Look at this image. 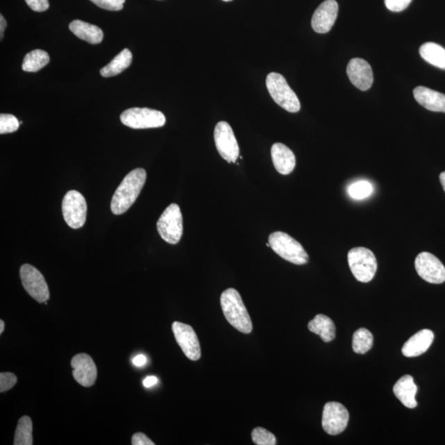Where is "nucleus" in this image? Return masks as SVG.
<instances>
[{"label":"nucleus","mask_w":445,"mask_h":445,"mask_svg":"<svg viewBox=\"0 0 445 445\" xmlns=\"http://www.w3.org/2000/svg\"><path fill=\"white\" fill-rule=\"evenodd\" d=\"M146 362V357H145L144 355H139L137 356H135L133 359V364L135 365V367H143V365H144Z\"/></svg>","instance_id":"nucleus-36"},{"label":"nucleus","mask_w":445,"mask_h":445,"mask_svg":"<svg viewBox=\"0 0 445 445\" xmlns=\"http://www.w3.org/2000/svg\"><path fill=\"white\" fill-rule=\"evenodd\" d=\"M25 1L35 12H45L50 7L48 0H25Z\"/></svg>","instance_id":"nucleus-34"},{"label":"nucleus","mask_w":445,"mask_h":445,"mask_svg":"<svg viewBox=\"0 0 445 445\" xmlns=\"http://www.w3.org/2000/svg\"><path fill=\"white\" fill-rule=\"evenodd\" d=\"M121 121L122 124L132 129H149L164 126L166 117L157 110L133 108L122 112Z\"/></svg>","instance_id":"nucleus-7"},{"label":"nucleus","mask_w":445,"mask_h":445,"mask_svg":"<svg viewBox=\"0 0 445 445\" xmlns=\"http://www.w3.org/2000/svg\"><path fill=\"white\" fill-rule=\"evenodd\" d=\"M417 274L430 284H442L445 281V267L433 254L421 253L415 261Z\"/></svg>","instance_id":"nucleus-12"},{"label":"nucleus","mask_w":445,"mask_h":445,"mask_svg":"<svg viewBox=\"0 0 445 445\" xmlns=\"http://www.w3.org/2000/svg\"><path fill=\"white\" fill-rule=\"evenodd\" d=\"M266 83L269 94L280 107L292 113L301 110V102L284 76L275 72L269 74Z\"/></svg>","instance_id":"nucleus-4"},{"label":"nucleus","mask_w":445,"mask_h":445,"mask_svg":"<svg viewBox=\"0 0 445 445\" xmlns=\"http://www.w3.org/2000/svg\"><path fill=\"white\" fill-rule=\"evenodd\" d=\"M158 383V378L156 376H148L144 378L143 385L145 387H151Z\"/></svg>","instance_id":"nucleus-37"},{"label":"nucleus","mask_w":445,"mask_h":445,"mask_svg":"<svg viewBox=\"0 0 445 445\" xmlns=\"http://www.w3.org/2000/svg\"><path fill=\"white\" fill-rule=\"evenodd\" d=\"M435 335L429 329H423L409 339L404 344L402 349L403 354L406 357H417L428 351L433 344Z\"/></svg>","instance_id":"nucleus-19"},{"label":"nucleus","mask_w":445,"mask_h":445,"mask_svg":"<svg viewBox=\"0 0 445 445\" xmlns=\"http://www.w3.org/2000/svg\"><path fill=\"white\" fill-rule=\"evenodd\" d=\"M69 30L76 37L90 44H99L103 42V32L98 26L85 23L81 20H74L69 24Z\"/></svg>","instance_id":"nucleus-21"},{"label":"nucleus","mask_w":445,"mask_h":445,"mask_svg":"<svg viewBox=\"0 0 445 445\" xmlns=\"http://www.w3.org/2000/svg\"><path fill=\"white\" fill-rule=\"evenodd\" d=\"M394 393L405 407L412 409L417 406V386L411 376H404L395 383Z\"/></svg>","instance_id":"nucleus-20"},{"label":"nucleus","mask_w":445,"mask_h":445,"mask_svg":"<svg viewBox=\"0 0 445 445\" xmlns=\"http://www.w3.org/2000/svg\"><path fill=\"white\" fill-rule=\"evenodd\" d=\"M171 328H173L176 341L185 355L193 361L199 360L201 356L200 342L191 326L174 321Z\"/></svg>","instance_id":"nucleus-13"},{"label":"nucleus","mask_w":445,"mask_h":445,"mask_svg":"<svg viewBox=\"0 0 445 445\" xmlns=\"http://www.w3.org/2000/svg\"><path fill=\"white\" fill-rule=\"evenodd\" d=\"M131 444L133 445H154L151 439L143 433H136L132 436Z\"/></svg>","instance_id":"nucleus-35"},{"label":"nucleus","mask_w":445,"mask_h":445,"mask_svg":"<svg viewBox=\"0 0 445 445\" xmlns=\"http://www.w3.org/2000/svg\"><path fill=\"white\" fill-rule=\"evenodd\" d=\"M350 416L342 404L330 402L325 404L321 426L328 435H337L346 430Z\"/></svg>","instance_id":"nucleus-11"},{"label":"nucleus","mask_w":445,"mask_h":445,"mask_svg":"<svg viewBox=\"0 0 445 445\" xmlns=\"http://www.w3.org/2000/svg\"><path fill=\"white\" fill-rule=\"evenodd\" d=\"M157 229L160 237L170 244H178L183 233V215L178 205L171 204L158 220Z\"/></svg>","instance_id":"nucleus-6"},{"label":"nucleus","mask_w":445,"mask_h":445,"mask_svg":"<svg viewBox=\"0 0 445 445\" xmlns=\"http://www.w3.org/2000/svg\"><path fill=\"white\" fill-rule=\"evenodd\" d=\"M373 186L367 180H360L351 184L348 188V193L355 200H362L371 195Z\"/></svg>","instance_id":"nucleus-28"},{"label":"nucleus","mask_w":445,"mask_h":445,"mask_svg":"<svg viewBox=\"0 0 445 445\" xmlns=\"http://www.w3.org/2000/svg\"><path fill=\"white\" fill-rule=\"evenodd\" d=\"M72 367L74 380L79 385L86 387L94 385L98 377V369L90 355L85 353L74 355L72 360Z\"/></svg>","instance_id":"nucleus-14"},{"label":"nucleus","mask_w":445,"mask_h":445,"mask_svg":"<svg viewBox=\"0 0 445 445\" xmlns=\"http://www.w3.org/2000/svg\"><path fill=\"white\" fill-rule=\"evenodd\" d=\"M214 138L219 156L228 162H235L240 157V146L230 125L219 121L215 128Z\"/></svg>","instance_id":"nucleus-10"},{"label":"nucleus","mask_w":445,"mask_h":445,"mask_svg":"<svg viewBox=\"0 0 445 445\" xmlns=\"http://www.w3.org/2000/svg\"><path fill=\"white\" fill-rule=\"evenodd\" d=\"M269 244L277 255L289 262L305 265L308 262V255L305 249L287 233L280 231L271 233Z\"/></svg>","instance_id":"nucleus-3"},{"label":"nucleus","mask_w":445,"mask_h":445,"mask_svg":"<svg viewBox=\"0 0 445 445\" xmlns=\"http://www.w3.org/2000/svg\"><path fill=\"white\" fill-rule=\"evenodd\" d=\"M412 0H385L387 10L392 12H402L410 6Z\"/></svg>","instance_id":"nucleus-33"},{"label":"nucleus","mask_w":445,"mask_h":445,"mask_svg":"<svg viewBox=\"0 0 445 445\" xmlns=\"http://www.w3.org/2000/svg\"><path fill=\"white\" fill-rule=\"evenodd\" d=\"M50 62L48 53L42 50H34L28 53L24 60L22 68L26 72H37Z\"/></svg>","instance_id":"nucleus-25"},{"label":"nucleus","mask_w":445,"mask_h":445,"mask_svg":"<svg viewBox=\"0 0 445 445\" xmlns=\"http://www.w3.org/2000/svg\"><path fill=\"white\" fill-rule=\"evenodd\" d=\"M90 1L106 10L120 11L126 0H90Z\"/></svg>","instance_id":"nucleus-31"},{"label":"nucleus","mask_w":445,"mask_h":445,"mask_svg":"<svg viewBox=\"0 0 445 445\" xmlns=\"http://www.w3.org/2000/svg\"><path fill=\"white\" fill-rule=\"evenodd\" d=\"M346 73L352 85L361 91H367L371 87L373 74L371 66L367 60L354 58L348 63Z\"/></svg>","instance_id":"nucleus-16"},{"label":"nucleus","mask_w":445,"mask_h":445,"mask_svg":"<svg viewBox=\"0 0 445 445\" xmlns=\"http://www.w3.org/2000/svg\"><path fill=\"white\" fill-rule=\"evenodd\" d=\"M348 264L355 278L362 283L373 279L377 271V260L372 251L368 249H352L347 255Z\"/></svg>","instance_id":"nucleus-5"},{"label":"nucleus","mask_w":445,"mask_h":445,"mask_svg":"<svg viewBox=\"0 0 445 445\" xmlns=\"http://www.w3.org/2000/svg\"><path fill=\"white\" fill-rule=\"evenodd\" d=\"M146 177L143 169L132 170L126 176L112 197L111 210L114 215L124 214L131 208L142 191Z\"/></svg>","instance_id":"nucleus-1"},{"label":"nucleus","mask_w":445,"mask_h":445,"mask_svg":"<svg viewBox=\"0 0 445 445\" xmlns=\"http://www.w3.org/2000/svg\"><path fill=\"white\" fill-rule=\"evenodd\" d=\"M17 381V378L15 373L8 372L0 373V392L3 393L10 390L15 386Z\"/></svg>","instance_id":"nucleus-32"},{"label":"nucleus","mask_w":445,"mask_h":445,"mask_svg":"<svg viewBox=\"0 0 445 445\" xmlns=\"http://www.w3.org/2000/svg\"><path fill=\"white\" fill-rule=\"evenodd\" d=\"M220 305L228 324L242 333H252V320L240 294L235 289L229 288L224 290L220 296Z\"/></svg>","instance_id":"nucleus-2"},{"label":"nucleus","mask_w":445,"mask_h":445,"mask_svg":"<svg viewBox=\"0 0 445 445\" xmlns=\"http://www.w3.org/2000/svg\"><path fill=\"white\" fill-rule=\"evenodd\" d=\"M338 3L336 0H326L321 3L312 15V28L318 33L331 31L337 19Z\"/></svg>","instance_id":"nucleus-15"},{"label":"nucleus","mask_w":445,"mask_h":445,"mask_svg":"<svg viewBox=\"0 0 445 445\" xmlns=\"http://www.w3.org/2000/svg\"><path fill=\"white\" fill-rule=\"evenodd\" d=\"M271 154L273 165L279 174L289 175L292 173L296 165V158L292 149L281 143L272 145Z\"/></svg>","instance_id":"nucleus-17"},{"label":"nucleus","mask_w":445,"mask_h":445,"mask_svg":"<svg viewBox=\"0 0 445 445\" xmlns=\"http://www.w3.org/2000/svg\"><path fill=\"white\" fill-rule=\"evenodd\" d=\"M7 26V22L6 19H4L3 16L1 15H0V36H1V40L3 37V32L4 30H6Z\"/></svg>","instance_id":"nucleus-38"},{"label":"nucleus","mask_w":445,"mask_h":445,"mask_svg":"<svg viewBox=\"0 0 445 445\" xmlns=\"http://www.w3.org/2000/svg\"><path fill=\"white\" fill-rule=\"evenodd\" d=\"M420 55L426 62L445 70V49L434 42H426L420 47Z\"/></svg>","instance_id":"nucleus-24"},{"label":"nucleus","mask_w":445,"mask_h":445,"mask_svg":"<svg viewBox=\"0 0 445 445\" xmlns=\"http://www.w3.org/2000/svg\"><path fill=\"white\" fill-rule=\"evenodd\" d=\"M252 439L253 443L258 445L276 444V436L262 427H257L253 430Z\"/></svg>","instance_id":"nucleus-29"},{"label":"nucleus","mask_w":445,"mask_h":445,"mask_svg":"<svg viewBox=\"0 0 445 445\" xmlns=\"http://www.w3.org/2000/svg\"><path fill=\"white\" fill-rule=\"evenodd\" d=\"M223 1L230 2V1H232V0H223Z\"/></svg>","instance_id":"nucleus-41"},{"label":"nucleus","mask_w":445,"mask_h":445,"mask_svg":"<svg viewBox=\"0 0 445 445\" xmlns=\"http://www.w3.org/2000/svg\"><path fill=\"white\" fill-rule=\"evenodd\" d=\"M308 328L310 332L319 335L324 342H332L336 337V327L333 321L328 316H315V318L308 323Z\"/></svg>","instance_id":"nucleus-22"},{"label":"nucleus","mask_w":445,"mask_h":445,"mask_svg":"<svg viewBox=\"0 0 445 445\" xmlns=\"http://www.w3.org/2000/svg\"><path fill=\"white\" fill-rule=\"evenodd\" d=\"M4 327H6V325H4V321L3 320H0V334H3L4 331Z\"/></svg>","instance_id":"nucleus-40"},{"label":"nucleus","mask_w":445,"mask_h":445,"mask_svg":"<svg viewBox=\"0 0 445 445\" xmlns=\"http://www.w3.org/2000/svg\"><path fill=\"white\" fill-rule=\"evenodd\" d=\"M20 121L11 114L0 115V134L12 133L19 130Z\"/></svg>","instance_id":"nucleus-30"},{"label":"nucleus","mask_w":445,"mask_h":445,"mask_svg":"<svg viewBox=\"0 0 445 445\" xmlns=\"http://www.w3.org/2000/svg\"><path fill=\"white\" fill-rule=\"evenodd\" d=\"M439 180H440V183H442V187L445 192V171H444V173L440 174Z\"/></svg>","instance_id":"nucleus-39"},{"label":"nucleus","mask_w":445,"mask_h":445,"mask_svg":"<svg viewBox=\"0 0 445 445\" xmlns=\"http://www.w3.org/2000/svg\"><path fill=\"white\" fill-rule=\"evenodd\" d=\"M132 53L129 49H124L115 57L108 65L100 70L101 74L105 78L116 76L122 73L132 63Z\"/></svg>","instance_id":"nucleus-23"},{"label":"nucleus","mask_w":445,"mask_h":445,"mask_svg":"<svg viewBox=\"0 0 445 445\" xmlns=\"http://www.w3.org/2000/svg\"><path fill=\"white\" fill-rule=\"evenodd\" d=\"M417 102L429 111L445 113V95L442 92L419 86L413 91Z\"/></svg>","instance_id":"nucleus-18"},{"label":"nucleus","mask_w":445,"mask_h":445,"mask_svg":"<svg viewBox=\"0 0 445 445\" xmlns=\"http://www.w3.org/2000/svg\"><path fill=\"white\" fill-rule=\"evenodd\" d=\"M33 421L29 417H21L17 423L15 436V445H33Z\"/></svg>","instance_id":"nucleus-26"},{"label":"nucleus","mask_w":445,"mask_h":445,"mask_svg":"<svg viewBox=\"0 0 445 445\" xmlns=\"http://www.w3.org/2000/svg\"><path fill=\"white\" fill-rule=\"evenodd\" d=\"M373 342L372 333L367 328H360L353 335L352 348L355 353L364 355L371 349Z\"/></svg>","instance_id":"nucleus-27"},{"label":"nucleus","mask_w":445,"mask_h":445,"mask_svg":"<svg viewBox=\"0 0 445 445\" xmlns=\"http://www.w3.org/2000/svg\"><path fill=\"white\" fill-rule=\"evenodd\" d=\"M62 213L66 224L78 229L85 226L87 218V203L85 196L77 191L66 193L62 201Z\"/></svg>","instance_id":"nucleus-8"},{"label":"nucleus","mask_w":445,"mask_h":445,"mask_svg":"<svg viewBox=\"0 0 445 445\" xmlns=\"http://www.w3.org/2000/svg\"><path fill=\"white\" fill-rule=\"evenodd\" d=\"M22 284L31 297L38 303H45L50 299V290L43 275L37 268L25 264L20 269Z\"/></svg>","instance_id":"nucleus-9"}]
</instances>
